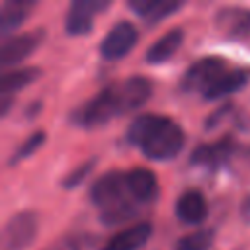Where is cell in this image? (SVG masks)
Segmentation results:
<instances>
[{
	"label": "cell",
	"mask_w": 250,
	"mask_h": 250,
	"mask_svg": "<svg viewBox=\"0 0 250 250\" xmlns=\"http://www.w3.org/2000/svg\"><path fill=\"white\" fill-rule=\"evenodd\" d=\"M125 137L129 145L139 146L148 160L156 162L176 158L186 143V135L176 121L154 113L135 117Z\"/></svg>",
	"instance_id": "6da1fadb"
},
{
	"label": "cell",
	"mask_w": 250,
	"mask_h": 250,
	"mask_svg": "<svg viewBox=\"0 0 250 250\" xmlns=\"http://www.w3.org/2000/svg\"><path fill=\"white\" fill-rule=\"evenodd\" d=\"M121 115L115 86H107L102 92H98L94 98H90L86 104L74 109L72 121L80 127L92 129V127H102L109 119Z\"/></svg>",
	"instance_id": "7a4b0ae2"
},
{
	"label": "cell",
	"mask_w": 250,
	"mask_h": 250,
	"mask_svg": "<svg viewBox=\"0 0 250 250\" xmlns=\"http://www.w3.org/2000/svg\"><path fill=\"white\" fill-rule=\"evenodd\" d=\"M227 61L221 57H203L195 61L180 80V88L184 92H207L225 72H227Z\"/></svg>",
	"instance_id": "3957f363"
},
{
	"label": "cell",
	"mask_w": 250,
	"mask_h": 250,
	"mask_svg": "<svg viewBox=\"0 0 250 250\" xmlns=\"http://www.w3.org/2000/svg\"><path fill=\"white\" fill-rule=\"evenodd\" d=\"M39 219L35 211H20L8 219L2 230V250H25L37 236Z\"/></svg>",
	"instance_id": "277c9868"
},
{
	"label": "cell",
	"mask_w": 250,
	"mask_h": 250,
	"mask_svg": "<svg viewBox=\"0 0 250 250\" xmlns=\"http://www.w3.org/2000/svg\"><path fill=\"white\" fill-rule=\"evenodd\" d=\"M125 191H127V186H125V174L117 172V170H111V172H105L102 174L100 178L94 180V184L90 186V199L94 205H98L102 211L105 209H111L125 199Z\"/></svg>",
	"instance_id": "5b68a950"
},
{
	"label": "cell",
	"mask_w": 250,
	"mask_h": 250,
	"mask_svg": "<svg viewBox=\"0 0 250 250\" xmlns=\"http://www.w3.org/2000/svg\"><path fill=\"white\" fill-rule=\"evenodd\" d=\"M107 0H74L64 16V31L68 35H88L100 12L107 10Z\"/></svg>",
	"instance_id": "8992f818"
},
{
	"label": "cell",
	"mask_w": 250,
	"mask_h": 250,
	"mask_svg": "<svg viewBox=\"0 0 250 250\" xmlns=\"http://www.w3.org/2000/svg\"><path fill=\"white\" fill-rule=\"evenodd\" d=\"M139 39V31L137 27L123 20V21H117L102 39L100 43V55L105 59V61H117V59H123L125 55H129L135 47Z\"/></svg>",
	"instance_id": "52a82bcc"
},
{
	"label": "cell",
	"mask_w": 250,
	"mask_h": 250,
	"mask_svg": "<svg viewBox=\"0 0 250 250\" xmlns=\"http://www.w3.org/2000/svg\"><path fill=\"white\" fill-rule=\"evenodd\" d=\"M43 39H45L43 29L12 35V37L4 39V43L0 45V64L2 66H14L16 62H21L31 53L37 51V47L43 43Z\"/></svg>",
	"instance_id": "ba28073f"
},
{
	"label": "cell",
	"mask_w": 250,
	"mask_h": 250,
	"mask_svg": "<svg viewBox=\"0 0 250 250\" xmlns=\"http://www.w3.org/2000/svg\"><path fill=\"white\" fill-rule=\"evenodd\" d=\"M215 27L227 39H244L250 35V10L242 6H223L215 12Z\"/></svg>",
	"instance_id": "9c48e42d"
},
{
	"label": "cell",
	"mask_w": 250,
	"mask_h": 250,
	"mask_svg": "<svg viewBox=\"0 0 250 250\" xmlns=\"http://www.w3.org/2000/svg\"><path fill=\"white\" fill-rule=\"evenodd\" d=\"M121 115L145 105L152 94V82L146 76H131L121 84H115Z\"/></svg>",
	"instance_id": "30bf717a"
},
{
	"label": "cell",
	"mask_w": 250,
	"mask_h": 250,
	"mask_svg": "<svg viewBox=\"0 0 250 250\" xmlns=\"http://www.w3.org/2000/svg\"><path fill=\"white\" fill-rule=\"evenodd\" d=\"M150 234H152V225L148 221H141L113 234L105 242L104 250H141L150 238Z\"/></svg>",
	"instance_id": "8fae6325"
},
{
	"label": "cell",
	"mask_w": 250,
	"mask_h": 250,
	"mask_svg": "<svg viewBox=\"0 0 250 250\" xmlns=\"http://www.w3.org/2000/svg\"><path fill=\"white\" fill-rule=\"evenodd\" d=\"M176 217L184 225H199L207 217V201L201 191L188 189L176 201Z\"/></svg>",
	"instance_id": "7c38bea8"
},
{
	"label": "cell",
	"mask_w": 250,
	"mask_h": 250,
	"mask_svg": "<svg viewBox=\"0 0 250 250\" xmlns=\"http://www.w3.org/2000/svg\"><path fill=\"white\" fill-rule=\"evenodd\" d=\"M129 10H133L139 18H143L146 23H158L178 12L184 2H168V0H129Z\"/></svg>",
	"instance_id": "4fadbf2b"
},
{
	"label": "cell",
	"mask_w": 250,
	"mask_h": 250,
	"mask_svg": "<svg viewBox=\"0 0 250 250\" xmlns=\"http://www.w3.org/2000/svg\"><path fill=\"white\" fill-rule=\"evenodd\" d=\"M125 186H127V193L133 199L146 203L156 195L158 182L148 168H133L131 172L125 174Z\"/></svg>",
	"instance_id": "5bb4252c"
},
{
	"label": "cell",
	"mask_w": 250,
	"mask_h": 250,
	"mask_svg": "<svg viewBox=\"0 0 250 250\" xmlns=\"http://www.w3.org/2000/svg\"><path fill=\"white\" fill-rule=\"evenodd\" d=\"M184 43V31L180 27H174L170 31H166L162 37H158L145 53V61L148 64H162L164 61H168L172 55L178 53V49Z\"/></svg>",
	"instance_id": "9a60e30c"
},
{
	"label": "cell",
	"mask_w": 250,
	"mask_h": 250,
	"mask_svg": "<svg viewBox=\"0 0 250 250\" xmlns=\"http://www.w3.org/2000/svg\"><path fill=\"white\" fill-rule=\"evenodd\" d=\"M232 154V143L230 139H221L219 143L213 145H201L191 152V164L197 166H209V168H217L221 166L229 156Z\"/></svg>",
	"instance_id": "2e32d148"
},
{
	"label": "cell",
	"mask_w": 250,
	"mask_h": 250,
	"mask_svg": "<svg viewBox=\"0 0 250 250\" xmlns=\"http://www.w3.org/2000/svg\"><path fill=\"white\" fill-rule=\"evenodd\" d=\"M250 80V68H234V70H227L207 92L205 98L207 100H219L223 96L234 94L240 88L246 86V82Z\"/></svg>",
	"instance_id": "e0dca14e"
},
{
	"label": "cell",
	"mask_w": 250,
	"mask_h": 250,
	"mask_svg": "<svg viewBox=\"0 0 250 250\" xmlns=\"http://www.w3.org/2000/svg\"><path fill=\"white\" fill-rule=\"evenodd\" d=\"M39 74H41V68H37V66H23V68H14V70L4 72L0 76V98L2 96L12 98L14 92L35 82L39 78Z\"/></svg>",
	"instance_id": "ac0fdd59"
},
{
	"label": "cell",
	"mask_w": 250,
	"mask_h": 250,
	"mask_svg": "<svg viewBox=\"0 0 250 250\" xmlns=\"http://www.w3.org/2000/svg\"><path fill=\"white\" fill-rule=\"evenodd\" d=\"M33 4L31 2H12V0H6L2 4V10H0V31L4 35H8L12 29L20 27L27 14L31 12Z\"/></svg>",
	"instance_id": "d6986e66"
},
{
	"label": "cell",
	"mask_w": 250,
	"mask_h": 250,
	"mask_svg": "<svg viewBox=\"0 0 250 250\" xmlns=\"http://www.w3.org/2000/svg\"><path fill=\"white\" fill-rule=\"evenodd\" d=\"M43 143H45V133H43V131H35V133H31V135H29V137H27V139H25L14 152H12L8 164L14 166V164H18V162L29 158L33 152H37V150L43 146Z\"/></svg>",
	"instance_id": "ffe728a7"
},
{
	"label": "cell",
	"mask_w": 250,
	"mask_h": 250,
	"mask_svg": "<svg viewBox=\"0 0 250 250\" xmlns=\"http://www.w3.org/2000/svg\"><path fill=\"white\" fill-rule=\"evenodd\" d=\"M213 244L211 230H195L191 234L182 236L176 242V250H209Z\"/></svg>",
	"instance_id": "44dd1931"
},
{
	"label": "cell",
	"mask_w": 250,
	"mask_h": 250,
	"mask_svg": "<svg viewBox=\"0 0 250 250\" xmlns=\"http://www.w3.org/2000/svg\"><path fill=\"white\" fill-rule=\"evenodd\" d=\"M94 166H96V158H88V160H84L80 166H76L74 170H70V172L61 180V186H62L64 189H72V188H76L78 184H82V182L90 176V172L94 170Z\"/></svg>",
	"instance_id": "7402d4cb"
},
{
	"label": "cell",
	"mask_w": 250,
	"mask_h": 250,
	"mask_svg": "<svg viewBox=\"0 0 250 250\" xmlns=\"http://www.w3.org/2000/svg\"><path fill=\"white\" fill-rule=\"evenodd\" d=\"M135 215V209L129 201H123L111 209H105L102 211V223L104 225H117V223H123L127 219H131Z\"/></svg>",
	"instance_id": "603a6c76"
},
{
	"label": "cell",
	"mask_w": 250,
	"mask_h": 250,
	"mask_svg": "<svg viewBox=\"0 0 250 250\" xmlns=\"http://www.w3.org/2000/svg\"><path fill=\"white\" fill-rule=\"evenodd\" d=\"M229 111H230V105H223L219 111H215L213 115H209V119H207V123H205V125H207V129H213L215 125H219V121H221Z\"/></svg>",
	"instance_id": "cb8c5ba5"
},
{
	"label": "cell",
	"mask_w": 250,
	"mask_h": 250,
	"mask_svg": "<svg viewBox=\"0 0 250 250\" xmlns=\"http://www.w3.org/2000/svg\"><path fill=\"white\" fill-rule=\"evenodd\" d=\"M240 215H242L244 221H250V195L244 197V201L240 205Z\"/></svg>",
	"instance_id": "d4e9b609"
},
{
	"label": "cell",
	"mask_w": 250,
	"mask_h": 250,
	"mask_svg": "<svg viewBox=\"0 0 250 250\" xmlns=\"http://www.w3.org/2000/svg\"><path fill=\"white\" fill-rule=\"evenodd\" d=\"M10 105H12V98L2 96V98H0V113H2V115H6V113L10 111Z\"/></svg>",
	"instance_id": "484cf974"
}]
</instances>
